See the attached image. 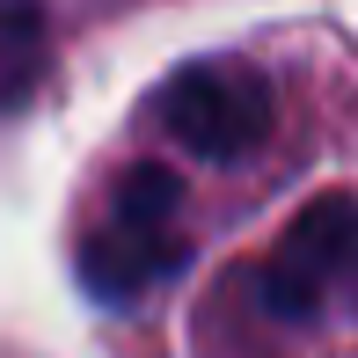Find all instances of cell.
<instances>
[{"label": "cell", "mask_w": 358, "mask_h": 358, "mask_svg": "<svg viewBox=\"0 0 358 358\" xmlns=\"http://www.w3.org/2000/svg\"><path fill=\"white\" fill-rule=\"evenodd\" d=\"M271 300L285 315H322V307L358 315V213L351 205H322L285 234L278 264H271Z\"/></svg>", "instance_id": "3957f363"}, {"label": "cell", "mask_w": 358, "mask_h": 358, "mask_svg": "<svg viewBox=\"0 0 358 358\" xmlns=\"http://www.w3.org/2000/svg\"><path fill=\"white\" fill-rule=\"evenodd\" d=\"M183 256V227H176V176L169 169H124L110 190L103 220H95L80 271L103 300H132L139 285H154L161 271H176Z\"/></svg>", "instance_id": "6da1fadb"}, {"label": "cell", "mask_w": 358, "mask_h": 358, "mask_svg": "<svg viewBox=\"0 0 358 358\" xmlns=\"http://www.w3.org/2000/svg\"><path fill=\"white\" fill-rule=\"evenodd\" d=\"M161 124L198 161H241L271 132V80L256 66H241V59H205V66L169 80Z\"/></svg>", "instance_id": "7a4b0ae2"}]
</instances>
